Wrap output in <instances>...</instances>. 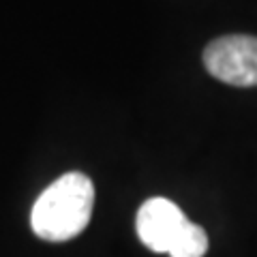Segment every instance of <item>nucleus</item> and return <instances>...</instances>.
<instances>
[{
  "mask_svg": "<svg viewBox=\"0 0 257 257\" xmlns=\"http://www.w3.org/2000/svg\"><path fill=\"white\" fill-rule=\"evenodd\" d=\"M208 251V234L197 223L187 221L170 248V257H204Z\"/></svg>",
  "mask_w": 257,
  "mask_h": 257,
  "instance_id": "obj_4",
  "label": "nucleus"
},
{
  "mask_svg": "<svg viewBox=\"0 0 257 257\" xmlns=\"http://www.w3.org/2000/svg\"><path fill=\"white\" fill-rule=\"evenodd\" d=\"M187 216L178 204L165 197H150L142 204L135 219L138 236L150 251L170 253L174 240L178 238L182 227L187 225Z\"/></svg>",
  "mask_w": 257,
  "mask_h": 257,
  "instance_id": "obj_3",
  "label": "nucleus"
},
{
  "mask_svg": "<svg viewBox=\"0 0 257 257\" xmlns=\"http://www.w3.org/2000/svg\"><path fill=\"white\" fill-rule=\"evenodd\" d=\"M204 67L219 82L257 86V37L229 35L214 39L204 50Z\"/></svg>",
  "mask_w": 257,
  "mask_h": 257,
  "instance_id": "obj_2",
  "label": "nucleus"
},
{
  "mask_svg": "<svg viewBox=\"0 0 257 257\" xmlns=\"http://www.w3.org/2000/svg\"><path fill=\"white\" fill-rule=\"evenodd\" d=\"M92 206V180L82 172H69L39 195L30 210V227L47 242H67L88 227Z\"/></svg>",
  "mask_w": 257,
  "mask_h": 257,
  "instance_id": "obj_1",
  "label": "nucleus"
}]
</instances>
